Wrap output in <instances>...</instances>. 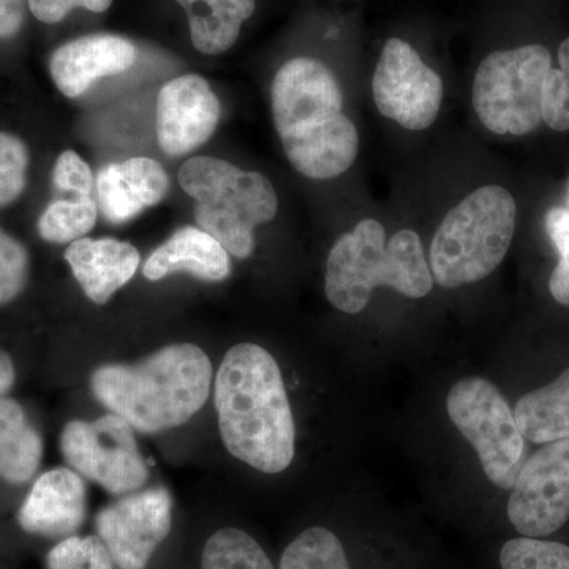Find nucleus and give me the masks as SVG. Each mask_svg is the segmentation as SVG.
Listing matches in <instances>:
<instances>
[{"label": "nucleus", "mask_w": 569, "mask_h": 569, "mask_svg": "<svg viewBox=\"0 0 569 569\" xmlns=\"http://www.w3.org/2000/svg\"><path fill=\"white\" fill-rule=\"evenodd\" d=\"M63 258L84 295L99 306L126 287L141 263L137 247L112 238L78 239L67 247Z\"/></svg>", "instance_id": "nucleus-17"}, {"label": "nucleus", "mask_w": 569, "mask_h": 569, "mask_svg": "<svg viewBox=\"0 0 569 569\" xmlns=\"http://www.w3.org/2000/svg\"><path fill=\"white\" fill-rule=\"evenodd\" d=\"M31 151L20 134L0 130V209L20 201L28 189Z\"/></svg>", "instance_id": "nucleus-25"}, {"label": "nucleus", "mask_w": 569, "mask_h": 569, "mask_svg": "<svg viewBox=\"0 0 569 569\" xmlns=\"http://www.w3.org/2000/svg\"><path fill=\"white\" fill-rule=\"evenodd\" d=\"M93 179L91 167L74 151L62 152L52 168V186L58 192L91 198Z\"/></svg>", "instance_id": "nucleus-29"}, {"label": "nucleus", "mask_w": 569, "mask_h": 569, "mask_svg": "<svg viewBox=\"0 0 569 569\" xmlns=\"http://www.w3.org/2000/svg\"><path fill=\"white\" fill-rule=\"evenodd\" d=\"M99 206L91 198L54 200L40 213L37 231L50 244H71L96 227Z\"/></svg>", "instance_id": "nucleus-22"}, {"label": "nucleus", "mask_w": 569, "mask_h": 569, "mask_svg": "<svg viewBox=\"0 0 569 569\" xmlns=\"http://www.w3.org/2000/svg\"><path fill=\"white\" fill-rule=\"evenodd\" d=\"M97 533L119 569H146L173 527V498L163 488L127 493L102 509Z\"/></svg>", "instance_id": "nucleus-12"}, {"label": "nucleus", "mask_w": 569, "mask_h": 569, "mask_svg": "<svg viewBox=\"0 0 569 569\" xmlns=\"http://www.w3.org/2000/svg\"><path fill=\"white\" fill-rule=\"evenodd\" d=\"M43 458V440L17 400L0 399V478L24 485Z\"/></svg>", "instance_id": "nucleus-20"}, {"label": "nucleus", "mask_w": 569, "mask_h": 569, "mask_svg": "<svg viewBox=\"0 0 569 569\" xmlns=\"http://www.w3.org/2000/svg\"><path fill=\"white\" fill-rule=\"evenodd\" d=\"M48 569H114V561L99 537L62 539L47 557Z\"/></svg>", "instance_id": "nucleus-28"}, {"label": "nucleus", "mask_w": 569, "mask_h": 569, "mask_svg": "<svg viewBox=\"0 0 569 569\" xmlns=\"http://www.w3.org/2000/svg\"><path fill=\"white\" fill-rule=\"evenodd\" d=\"M203 569H274L263 548L246 531L223 529L206 542Z\"/></svg>", "instance_id": "nucleus-23"}, {"label": "nucleus", "mask_w": 569, "mask_h": 569, "mask_svg": "<svg viewBox=\"0 0 569 569\" xmlns=\"http://www.w3.org/2000/svg\"><path fill=\"white\" fill-rule=\"evenodd\" d=\"M568 211H569V193H568Z\"/></svg>", "instance_id": "nucleus-35"}, {"label": "nucleus", "mask_w": 569, "mask_h": 569, "mask_svg": "<svg viewBox=\"0 0 569 569\" xmlns=\"http://www.w3.org/2000/svg\"><path fill=\"white\" fill-rule=\"evenodd\" d=\"M183 192L197 200L194 219L228 253L246 260L254 252L258 224L274 220V186L266 176L239 170L213 157H192L179 170Z\"/></svg>", "instance_id": "nucleus-5"}, {"label": "nucleus", "mask_w": 569, "mask_h": 569, "mask_svg": "<svg viewBox=\"0 0 569 569\" xmlns=\"http://www.w3.org/2000/svg\"><path fill=\"white\" fill-rule=\"evenodd\" d=\"M516 219L518 206L505 187L486 186L468 194L433 236V280L443 288H459L492 274L511 247Z\"/></svg>", "instance_id": "nucleus-6"}, {"label": "nucleus", "mask_w": 569, "mask_h": 569, "mask_svg": "<svg viewBox=\"0 0 569 569\" xmlns=\"http://www.w3.org/2000/svg\"><path fill=\"white\" fill-rule=\"evenodd\" d=\"M377 287L419 299L432 291L433 277L415 231H397L387 241L383 224L366 219L340 236L329 252L325 293L337 310L356 316Z\"/></svg>", "instance_id": "nucleus-4"}, {"label": "nucleus", "mask_w": 569, "mask_h": 569, "mask_svg": "<svg viewBox=\"0 0 569 569\" xmlns=\"http://www.w3.org/2000/svg\"><path fill=\"white\" fill-rule=\"evenodd\" d=\"M501 569H569V546L522 537L501 548Z\"/></svg>", "instance_id": "nucleus-26"}, {"label": "nucleus", "mask_w": 569, "mask_h": 569, "mask_svg": "<svg viewBox=\"0 0 569 569\" xmlns=\"http://www.w3.org/2000/svg\"><path fill=\"white\" fill-rule=\"evenodd\" d=\"M220 102L209 82L198 74L168 81L157 97V140L170 157H181L203 146L217 130Z\"/></svg>", "instance_id": "nucleus-13"}, {"label": "nucleus", "mask_w": 569, "mask_h": 569, "mask_svg": "<svg viewBox=\"0 0 569 569\" xmlns=\"http://www.w3.org/2000/svg\"><path fill=\"white\" fill-rule=\"evenodd\" d=\"M174 272H189L203 282H223L231 274L230 253L201 228L183 227L153 250L142 268L151 282Z\"/></svg>", "instance_id": "nucleus-18"}, {"label": "nucleus", "mask_w": 569, "mask_h": 569, "mask_svg": "<svg viewBox=\"0 0 569 569\" xmlns=\"http://www.w3.org/2000/svg\"><path fill=\"white\" fill-rule=\"evenodd\" d=\"M133 430L114 413L96 421H70L61 433L63 459L112 496L137 492L148 481L149 471Z\"/></svg>", "instance_id": "nucleus-9"}, {"label": "nucleus", "mask_w": 569, "mask_h": 569, "mask_svg": "<svg viewBox=\"0 0 569 569\" xmlns=\"http://www.w3.org/2000/svg\"><path fill=\"white\" fill-rule=\"evenodd\" d=\"M280 569H350L346 549L332 531L312 527L284 549Z\"/></svg>", "instance_id": "nucleus-24"}, {"label": "nucleus", "mask_w": 569, "mask_h": 569, "mask_svg": "<svg viewBox=\"0 0 569 569\" xmlns=\"http://www.w3.org/2000/svg\"><path fill=\"white\" fill-rule=\"evenodd\" d=\"M508 500V518L523 537L542 538L569 519V440L552 441L520 468Z\"/></svg>", "instance_id": "nucleus-11"}, {"label": "nucleus", "mask_w": 569, "mask_h": 569, "mask_svg": "<svg viewBox=\"0 0 569 569\" xmlns=\"http://www.w3.org/2000/svg\"><path fill=\"white\" fill-rule=\"evenodd\" d=\"M552 58L541 44L496 51L479 63L473 107L479 121L497 134L522 137L542 121V89Z\"/></svg>", "instance_id": "nucleus-7"}, {"label": "nucleus", "mask_w": 569, "mask_h": 569, "mask_svg": "<svg viewBox=\"0 0 569 569\" xmlns=\"http://www.w3.org/2000/svg\"><path fill=\"white\" fill-rule=\"evenodd\" d=\"M86 486L70 468H54L33 482L18 512L26 533L43 538H69L86 519Z\"/></svg>", "instance_id": "nucleus-15"}, {"label": "nucleus", "mask_w": 569, "mask_h": 569, "mask_svg": "<svg viewBox=\"0 0 569 569\" xmlns=\"http://www.w3.org/2000/svg\"><path fill=\"white\" fill-rule=\"evenodd\" d=\"M515 417L520 433L531 443L569 440V369L548 387L523 396Z\"/></svg>", "instance_id": "nucleus-21"}, {"label": "nucleus", "mask_w": 569, "mask_h": 569, "mask_svg": "<svg viewBox=\"0 0 569 569\" xmlns=\"http://www.w3.org/2000/svg\"><path fill=\"white\" fill-rule=\"evenodd\" d=\"M216 410L224 448L236 459L282 473L295 458V419L282 372L269 351L239 343L217 370Z\"/></svg>", "instance_id": "nucleus-1"}, {"label": "nucleus", "mask_w": 569, "mask_h": 569, "mask_svg": "<svg viewBox=\"0 0 569 569\" xmlns=\"http://www.w3.org/2000/svg\"><path fill=\"white\" fill-rule=\"evenodd\" d=\"M212 365L193 343H173L137 365L99 367L93 396L134 430L157 433L193 418L211 392Z\"/></svg>", "instance_id": "nucleus-3"}, {"label": "nucleus", "mask_w": 569, "mask_h": 569, "mask_svg": "<svg viewBox=\"0 0 569 569\" xmlns=\"http://www.w3.org/2000/svg\"><path fill=\"white\" fill-rule=\"evenodd\" d=\"M560 69L549 71L548 82L569 112V37L559 48Z\"/></svg>", "instance_id": "nucleus-33"}, {"label": "nucleus", "mask_w": 569, "mask_h": 569, "mask_svg": "<svg viewBox=\"0 0 569 569\" xmlns=\"http://www.w3.org/2000/svg\"><path fill=\"white\" fill-rule=\"evenodd\" d=\"M31 276V254L20 239L0 228V307L20 298Z\"/></svg>", "instance_id": "nucleus-27"}, {"label": "nucleus", "mask_w": 569, "mask_h": 569, "mask_svg": "<svg viewBox=\"0 0 569 569\" xmlns=\"http://www.w3.org/2000/svg\"><path fill=\"white\" fill-rule=\"evenodd\" d=\"M29 0H0V40H10L24 26Z\"/></svg>", "instance_id": "nucleus-32"}, {"label": "nucleus", "mask_w": 569, "mask_h": 569, "mask_svg": "<svg viewBox=\"0 0 569 569\" xmlns=\"http://www.w3.org/2000/svg\"><path fill=\"white\" fill-rule=\"evenodd\" d=\"M189 17L194 50L222 54L238 41L244 21L252 17L254 0H176Z\"/></svg>", "instance_id": "nucleus-19"}, {"label": "nucleus", "mask_w": 569, "mask_h": 569, "mask_svg": "<svg viewBox=\"0 0 569 569\" xmlns=\"http://www.w3.org/2000/svg\"><path fill=\"white\" fill-rule=\"evenodd\" d=\"M373 100L381 116L407 130L429 129L443 103V81L426 66L411 44L385 43L372 80Z\"/></svg>", "instance_id": "nucleus-10"}, {"label": "nucleus", "mask_w": 569, "mask_h": 569, "mask_svg": "<svg viewBox=\"0 0 569 569\" xmlns=\"http://www.w3.org/2000/svg\"><path fill=\"white\" fill-rule=\"evenodd\" d=\"M134 61L137 48L132 41L112 33H96L67 41L52 52L50 74L62 96L77 99L93 82L123 73Z\"/></svg>", "instance_id": "nucleus-14"}, {"label": "nucleus", "mask_w": 569, "mask_h": 569, "mask_svg": "<svg viewBox=\"0 0 569 569\" xmlns=\"http://www.w3.org/2000/svg\"><path fill=\"white\" fill-rule=\"evenodd\" d=\"M96 187L104 219L121 224L163 201L170 178L156 160L134 157L104 167L97 176Z\"/></svg>", "instance_id": "nucleus-16"}, {"label": "nucleus", "mask_w": 569, "mask_h": 569, "mask_svg": "<svg viewBox=\"0 0 569 569\" xmlns=\"http://www.w3.org/2000/svg\"><path fill=\"white\" fill-rule=\"evenodd\" d=\"M272 118L284 156L306 178L335 179L358 157L355 123L343 114V92L323 62L296 58L272 81Z\"/></svg>", "instance_id": "nucleus-2"}, {"label": "nucleus", "mask_w": 569, "mask_h": 569, "mask_svg": "<svg viewBox=\"0 0 569 569\" xmlns=\"http://www.w3.org/2000/svg\"><path fill=\"white\" fill-rule=\"evenodd\" d=\"M452 425L478 452L486 477L511 489L523 466L526 438L500 389L481 377L463 378L447 397Z\"/></svg>", "instance_id": "nucleus-8"}, {"label": "nucleus", "mask_w": 569, "mask_h": 569, "mask_svg": "<svg viewBox=\"0 0 569 569\" xmlns=\"http://www.w3.org/2000/svg\"><path fill=\"white\" fill-rule=\"evenodd\" d=\"M546 230L560 253L559 263L569 269V211L567 208H553L546 217Z\"/></svg>", "instance_id": "nucleus-31"}, {"label": "nucleus", "mask_w": 569, "mask_h": 569, "mask_svg": "<svg viewBox=\"0 0 569 569\" xmlns=\"http://www.w3.org/2000/svg\"><path fill=\"white\" fill-rule=\"evenodd\" d=\"M14 380H17V370H14L13 361L9 353L0 350V399L9 395Z\"/></svg>", "instance_id": "nucleus-34"}, {"label": "nucleus", "mask_w": 569, "mask_h": 569, "mask_svg": "<svg viewBox=\"0 0 569 569\" xmlns=\"http://www.w3.org/2000/svg\"><path fill=\"white\" fill-rule=\"evenodd\" d=\"M114 0H29V11L44 24L61 22L71 10L86 9L93 13H103Z\"/></svg>", "instance_id": "nucleus-30"}]
</instances>
